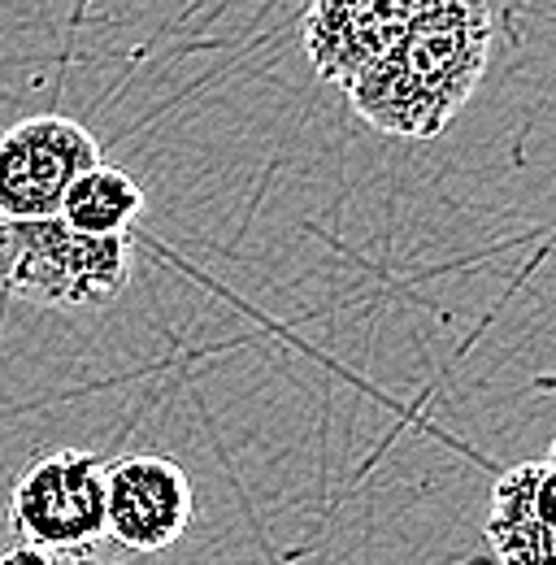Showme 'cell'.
<instances>
[{
    "instance_id": "6da1fadb",
    "label": "cell",
    "mask_w": 556,
    "mask_h": 565,
    "mask_svg": "<svg viewBox=\"0 0 556 565\" xmlns=\"http://www.w3.org/2000/svg\"><path fill=\"white\" fill-rule=\"evenodd\" d=\"M491 57L487 0H417L405 35L348 83L352 109L387 136L430 140L474 96Z\"/></svg>"
},
{
    "instance_id": "7a4b0ae2",
    "label": "cell",
    "mask_w": 556,
    "mask_h": 565,
    "mask_svg": "<svg viewBox=\"0 0 556 565\" xmlns=\"http://www.w3.org/2000/svg\"><path fill=\"white\" fill-rule=\"evenodd\" d=\"M131 279V239L127 235H83L62 217H0V291L44 305L83 309L109 305Z\"/></svg>"
},
{
    "instance_id": "3957f363",
    "label": "cell",
    "mask_w": 556,
    "mask_h": 565,
    "mask_svg": "<svg viewBox=\"0 0 556 565\" xmlns=\"http://www.w3.org/2000/svg\"><path fill=\"white\" fill-rule=\"evenodd\" d=\"M9 522L22 544L44 553H83L105 540V461L87 448L35 457L9 492Z\"/></svg>"
},
{
    "instance_id": "277c9868",
    "label": "cell",
    "mask_w": 556,
    "mask_h": 565,
    "mask_svg": "<svg viewBox=\"0 0 556 565\" xmlns=\"http://www.w3.org/2000/svg\"><path fill=\"white\" fill-rule=\"evenodd\" d=\"M96 161H105L100 143L74 118L62 114L22 118L0 136V217L4 222L57 217L66 188Z\"/></svg>"
},
{
    "instance_id": "5b68a950",
    "label": "cell",
    "mask_w": 556,
    "mask_h": 565,
    "mask_svg": "<svg viewBox=\"0 0 556 565\" xmlns=\"http://www.w3.org/2000/svg\"><path fill=\"white\" fill-rule=\"evenodd\" d=\"M192 495V479L174 457H118L105 466V535L131 553H161L188 535Z\"/></svg>"
},
{
    "instance_id": "8992f818",
    "label": "cell",
    "mask_w": 556,
    "mask_h": 565,
    "mask_svg": "<svg viewBox=\"0 0 556 565\" xmlns=\"http://www.w3.org/2000/svg\"><path fill=\"white\" fill-rule=\"evenodd\" d=\"M417 0H309L304 53L318 78L348 87L409 26Z\"/></svg>"
},
{
    "instance_id": "52a82bcc",
    "label": "cell",
    "mask_w": 556,
    "mask_h": 565,
    "mask_svg": "<svg viewBox=\"0 0 556 565\" xmlns=\"http://www.w3.org/2000/svg\"><path fill=\"white\" fill-rule=\"evenodd\" d=\"M553 461H522L504 470L487 504V544L500 565H556L553 553Z\"/></svg>"
},
{
    "instance_id": "ba28073f",
    "label": "cell",
    "mask_w": 556,
    "mask_h": 565,
    "mask_svg": "<svg viewBox=\"0 0 556 565\" xmlns=\"http://www.w3.org/2000/svg\"><path fill=\"white\" fill-rule=\"evenodd\" d=\"M139 213H143V188L136 174L96 161L66 188L57 217L83 235H127Z\"/></svg>"
},
{
    "instance_id": "9c48e42d",
    "label": "cell",
    "mask_w": 556,
    "mask_h": 565,
    "mask_svg": "<svg viewBox=\"0 0 556 565\" xmlns=\"http://www.w3.org/2000/svg\"><path fill=\"white\" fill-rule=\"evenodd\" d=\"M0 565H57V562H53V553H44V548L18 544V548H4V553H0Z\"/></svg>"
}]
</instances>
